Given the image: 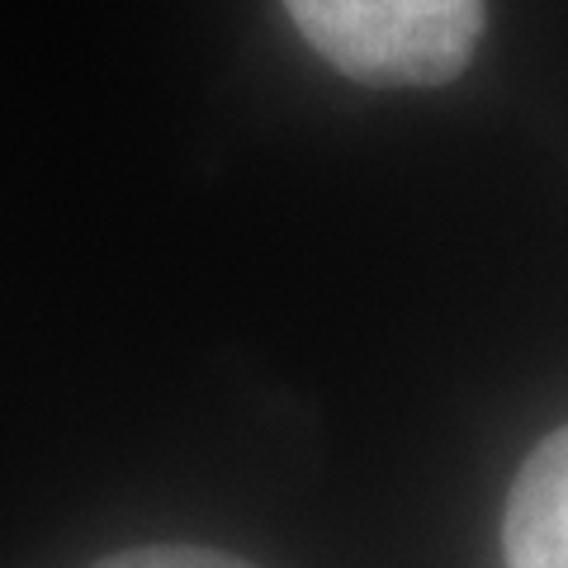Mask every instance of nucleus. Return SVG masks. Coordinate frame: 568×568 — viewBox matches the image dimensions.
<instances>
[{
  "label": "nucleus",
  "mask_w": 568,
  "mask_h": 568,
  "mask_svg": "<svg viewBox=\"0 0 568 568\" xmlns=\"http://www.w3.org/2000/svg\"><path fill=\"white\" fill-rule=\"evenodd\" d=\"M284 10L317 58L369 85L450 81L484 33V0H284Z\"/></svg>",
  "instance_id": "1"
},
{
  "label": "nucleus",
  "mask_w": 568,
  "mask_h": 568,
  "mask_svg": "<svg viewBox=\"0 0 568 568\" xmlns=\"http://www.w3.org/2000/svg\"><path fill=\"white\" fill-rule=\"evenodd\" d=\"M507 568H568V426L526 455L503 517Z\"/></svg>",
  "instance_id": "2"
},
{
  "label": "nucleus",
  "mask_w": 568,
  "mask_h": 568,
  "mask_svg": "<svg viewBox=\"0 0 568 568\" xmlns=\"http://www.w3.org/2000/svg\"><path fill=\"white\" fill-rule=\"evenodd\" d=\"M95 568H256V564L200 545H142V549H119V555L100 559Z\"/></svg>",
  "instance_id": "3"
}]
</instances>
